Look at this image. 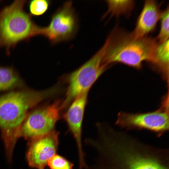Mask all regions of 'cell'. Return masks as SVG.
Instances as JSON below:
<instances>
[{
    "label": "cell",
    "mask_w": 169,
    "mask_h": 169,
    "mask_svg": "<svg viewBox=\"0 0 169 169\" xmlns=\"http://www.w3.org/2000/svg\"><path fill=\"white\" fill-rule=\"evenodd\" d=\"M85 143L96 150L94 164L86 169H169L168 148L154 146L104 124Z\"/></svg>",
    "instance_id": "cell-1"
},
{
    "label": "cell",
    "mask_w": 169,
    "mask_h": 169,
    "mask_svg": "<svg viewBox=\"0 0 169 169\" xmlns=\"http://www.w3.org/2000/svg\"><path fill=\"white\" fill-rule=\"evenodd\" d=\"M60 90L56 86L40 91L25 87L0 96V129L7 151H12L19 129L29 110Z\"/></svg>",
    "instance_id": "cell-2"
},
{
    "label": "cell",
    "mask_w": 169,
    "mask_h": 169,
    "mask_svg": "<svg viewBox=\"0 0 169 169\" xmlns=\"http://www.w3.org/2000/svg\"><path fill=\"white\" fill-rule=\"evenodd\" d=\"M103 63L109 66L120 63L137 69L142 63L152 61L157 44L156 38L149 36L138 37L132 32L115 27L107 38Z\"/></svg>",
    "instance_id": "cell-3"
},
{
    "label": "cell",
    "mask_w": 169,
    "mask_h": 169,
    "mask_svg": "<svg viewBox=\"0 0 169 169\" xmlns=\"http://www.w3.org/2000/svg\"><path fill=\"white\" fill-rule=\"evenodd\" d=\"M26 0H15L0 10V48L10 50L19 43L41 35L42 27L24 10Z\"/></svg>",
    "instance_id": "cell-4"
},
{
    "label": "cell",
    "mask_w": 169,
    "mask_h": 169,
    "mask_svg": "<svg viewBox=\"0 0 169 169\" xmlns=\"http://www.w3.org/2000/svg\"><path fill=\"white\" fill-rule=\"evenodd\" d=\"M106 49V44L88 60L67 76L68 86L65 98L63 101L65 108L79 95L88 92L94 83L108 66L103 62Z\"/></svg>",
    "instance_id": "cell-5"
},
{
    "label": "cell",
    "mask_w": 169,
    "mask_h": 169,
    "mask_svg": "<svg viewBox=\"0 0 169 169\" xmlns=\"http://www.w3.org/2000/svg\"><path fill=\"white\" fill-rule=\"evenodd\" d=\"M168 105L167 95L158 109L144 113L119 112L115 124L127 130H148L160 137L169 130Z\"/></svg>",
    "instance_id": "cell-6"
},
{
    "label": "cell",
    "mask_w": 169,
    "mask_h": 169,
    "mask_svg": "<svg viewBox=\"0 0 169 169\" xmlns=\"http://www.w3.org/2000/svg\"><path fill=\"white\" fill-rule=\"evenodd\" d=\"M62 102L58 100L52 104L32 109L19 129L18 137L31 141L54 130L63 109Z\"/></svg>",
    "instance_id": "cell-7"
},
{
    "label": "cell",
    "mask_w": 169,
    "mask_h": 169,
    "mask_svg": "<svg viewBox=\"0 0 169 169\" xmlns=\"http://www.w3.org/2000/svg\"><path fill=\"white\" fill-rule=\"evenodd\" d=\"M78 28L76 13L71 1L64 3L52 16L49 25L42 27L41 35L53 44L72 39Z\"/></svg>",
    "instance_id": "cell-8"
},
{
    "label": "cell",
    "mask_w": 169,
    "mask_h": 169,
    "mask_svg": "<svg viewBox=\"0 0 169 169\" xmlns=\"http://www.w3.org/2000/svg\"><path fill=\"white\" fill-rule=\"evenodd\" d=\"M59 132L55 130L31 141L27 160L32 168H44L48 161L57 154L59 144Z\"/></svg>",
    "instance_id": "cell-9"
},
{
    "label": "cell",
    "mask_w": 169,
    "mask_h": 169,
    "mask_svg": "<svg viewBox=\"0 0 169 169\" xmlns=\"http://www.w3.org/2000/svg\"><path fill=\"white\" fill-rule=\"evenodd\" d=\"M88 92L76 97L64 115L69 131L76 142L79 158V169L85 168L87 166L85 160V153L82 143V124L84 109L86 104Z\"/></svg>",
    "instance_id": "cell-10"
},
{
    "label": "cell",
    "mask_w": 169,
    "mask_h": 169,
    "mask_svg": "<svg viewBox=\"0 0 169 169\" xmlns=\"http://www.w3.org/2000/svg\"><path fill=\"white\" fill-rule=\"evenodd\" d=\"M160 5L155 0L145 1L142 10L137 19L135 28L132 32L135 36L138 37L148 36L155 30L161 13Z\"/></svg>",
    "instance_id": "cell-11"
},
{
    "label": "cell",
    "mask_w": 169,
    "mask_h": 169,
    "mask_svg": "<svg viewBox=\"0 0 169 169\" xmlns=\"http://www.w3.org/2000/svg\"><path fill=\"white\" fill-rule=\"evenodd\" d=\"M169 40L157 43L152 62L150 63L166 82L169 80Z\"/></svg>",
    "instance_id": "cell-12"
},
{
    "label": "cell",
    "mask_w": 169,
    "mask_h": 169,
    "mask_svg": "<svg viewBox=\"0 0 169 169\" xmlns=\"http://www.w3.org/2000/svg\"><path fill=\"white\" fill-rule=\"evenodd\" d=\"M25 87L24 81L13 67L0 66V92Z\"/></svg>",
    "instance_id": "cell-13"
},
{
    "label": "cell",
    "mask_w": 169,
    "mask_h": 169,
    "mask_svg": "<svg viewBox=\"0 0 169 169\" xmlns=\"http://www.w3.org/2000/svg\"><path fill=\"white\" fill-rule=\"evenodd\" d=\"M108 9L103 16L105 18L108 15L110 18L118 17L121 15H128L133 10L135 5L133 0H106Z\"/></svg>",
    "instance_id": "cell-14"
},
{
    "label": "cell",
    "mask_w": 169,
    "mask_h": 169,
    "mask_svg": "<svg viewBox=\"0 0 169 169\" xmlns=\"http://www.w3.org/2000/svg\"><path fill=\"white\" fill-rule=\"evenodd\" d=\"M169 6L161 12L159 20L160 29L158 35L156 38L158 43L169 40Z\"/></svg>",
    "instance_id": "cell-15"
},
{
    "label": "cell",
    "mask_w": 169,
    "mask_h": 169,
    "mask_svg": "<svg viewBox=\"0 0 169 169\" xmlns=\"http://www.w3.org/2000/svg\"><path fill=\"white\" fill-rule=\"evenodd\" d=\"M51 3L46 0H33L30 1L28 4L31 15L39 16L44 14L48 10Z\"/></svg>",
    "instance_id": "cell-16"
},
{
    "label": "cell",
    "mask_w": 169,
    "mask_h": 169,
    "mask_svg": "<svg viewBox=\"0 0 169 169\" xmlns=\"http://www.w3.org/2000/svg\"><path fill=\"white\" fill-rule=\"evenodd\" d=\"M47 165L50 169H72L74 164L64 157L56 154L49 159Z\"/></svg>",
    "instance_id": "cell-17"
},
{
    "label": "cell",
    "mask_w": 169,
    "mask_h": 169,
    "mask_svg": "<svg viewBox=\"0 0 169 169\" xmlns=\"http://www.w3.org/2000/svg\"><path fill=\"white\" fill-rule=\"evenodd\" d=\"M38 169H44V168H40Z\"/></svg>",
    "instance_id": "cell-18"
},
{
    "label": "cell",
    "mask_w": 169,
    "mask_h": 169,
    "mask_svg": "<svg viewBox=\"0 0 169 169\" xmlns=\"http://www.w3.org/2000/svg\"><path fill=\"white\" fill-rule=\"evenodd\" d=\"M1 1H0V2H1Z\"/></svg>",
    "instance_id": "cell-19"
}]
</instances>
